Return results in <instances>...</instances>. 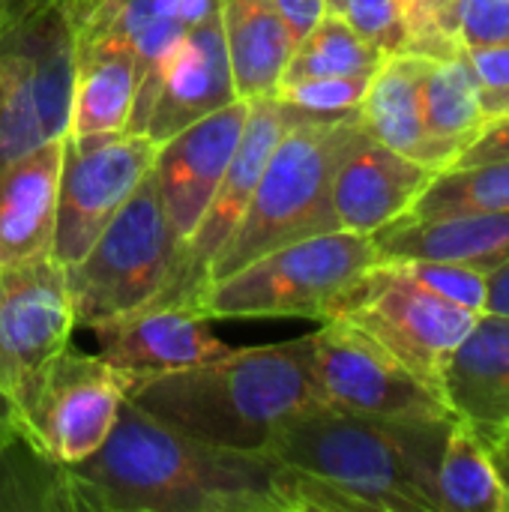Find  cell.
<instances>
[{"instance_id": "74e56055", "label": "cell", "mask_w": 509, "mask_h": 512, "mask_svg": "<svg viewBox=\"0 0 509 512\" xmlns=\"http://www.w3.org/2000/svg\"><path fill=\"white\" fill-rule=\"evenodd\" d=\"M15 435H21V429L15 426V420H12L9 408H6V405H3V399H0V444H3V441H9V438H15Z\"/></svg>"}, {"instance_id": "7402d4cb", "label": "cell", "mask_w": 509, "mask_h": 512, "mask_svg": "<svg viewBox=\"0 0 509 512\" xmlns=\"http://www.w3.org/2000/svg\"><path fill=\"white\" fill-rule=\"evenodd\" d=\"M372 237L381 261H456L489 276L509 261V210L390 222Z\"/></svg>"}, {"instance_id": "7c38bea8", "label": "cell", "mask_w": 509, "mask_h": 512, "mask_svg": "<svg viewBox=\"0 0 509 512\" xmlns=\"http://www.w3.org/2000/svg\"><path fill=\"white\" fill-rule=\"evenodd\" d=\"M246 102H249V114L234 159L222 183L216 186L207 210L201 213L198 225L180 243L171 282L156 303H198L201 291L207 288V273L213 258L222 252V246L231 240L234 228L240 225L273 147L291 126V111L276 96H258Z\"/></svg>"}, {"instance_id": "ab89813d", "label": "cell", "mask_w": 509, "mask_h": 512, "mask_svg": "<svg viewBox=\"0 0 509 512\" xmlns=\"http://www.w3.org/2000/svg\"><path fill=\"white\" fill-rule=\"evenodd\" d=\"M489 447H495L498 453H504V456H509V429H504V432H498V435H492V438H483Z\"/></svg>"}, {"instance_id": "d590c367", "label": "cell", "mask_w": 509, "mask_h": 512, "mask_svg": "<svg viewBox=\"0 0 509 512\" xmlns=\"http://www.w3.org/2000/svg\"><path fill=\"white\" fill-rule=\"evenodd\" d=\"M483 312L507 315L509 318V261L489 273V282H486V309Z\"/></svg>"}, {"instance_id": "f1b7e54d", "label": "cell", "mask_w": 509, "mask_h": 512, "mask_svg": "<svg viewBox=\"0 0 509 512\" xmlns=\"http://www.w3.org/2000/svg\"><path fill=\"white\" fill-rule=\"evenodd\" d=\"M486 210H509V159L438 171L396 222H429Z\"/></svg>"}, {"instance_id": "8992f818", "label": "cell", "mask_w": 509, "mask_h": 512, "mask_svg": "<svg viewBox=\"0 0 509 512\" xmlns=\"http://www.w3.org/2000/svg\"><path fill=\"white\" fill-rule=\"evenodd\" d=\"M75 33L66 0L0 27V174L63 138L72 117Z\"/></svg>"}, {"instance_id": "5bb4252c", "label": "cell", "mask_w": 509, "mask_h": 512, "mask_svg": "<svg viewBox=\"0 0 509 512\" xmlns=\"http://www.w3.org/2000/svg\"><path fill=\"white\" fill-rule=\"evenodd\" d=\"M129 387L102 354L66 348L45 378L24 435L60 465H78L111 435Z\"/></svg>"}, {"instance_id": "52a82bcc", "label": "cell", "mask_w": 509, "mask_h": 512, "mask_svg": "<svg viewBox=\"0 0 509 512\" xmlns=\"http://www.w3.org/2000/svg\"><path fill=\"white\" fill-rule=\"evenodd\" d=\"M177 252L180 237L165 216L150 168L96 243L66 267L75 327L93 330L156 303L171 282Z\"/></svg>"}, {"instance_id": "9c48e42d", "label": "cell", "mask_w": 509, "mask_h": 512, "mask_svg": "<svg viewBox=\"0 0 509 512\" xmlns=\"http://www.w3.org/2000/svg\"><path fill=\"white\" fill-rule=\"evenodd\" d=\"M333 318L357 324L441 393L447 360L480 315L426 291L393 261H381L354 285Z\"/></svg>"}, {"instance_id": "4fadbf2b", "label": "cell", "mask_w": 509, "mask_h": 512, "mask_svg": "<svg viewBox=\"0 0 509 512\" xmlns=\"http://www.w3.org/2000/svg\"><path fill=\"white\" fill-rule=\"evenodd\" d=\"M234 99L240 96L234 90L222 18L213 12L141 78L126 129L162 144Z\"/></svg>"}, {"instance_id": "f35d334b", "label": "cell", "mask_w": 509, "mask_h": 512, "mask_svg": "<svg viewBox=\"0 0 509 512\" xmlns=\"http://www.w3.org/2000/svg\"><path fill=\"white\" fill-rule=\"evenodd\" d=\"M489 453H492L495 471H498V477H501V483H504V492H507V501H509V456L498 453L495 447H489Z\"/></svg>"}, {"instance_id": "277c9868", "label": "cell", "mask_w": 509, "mask_h": 512, "mask_svg": "<svg viewBox=\"0 0 509 512\" xmlns=\"http://www.w3.org/2000/svg\"><path fill=\"white\" fill-rule=\"evenodd\" d=\"M363 132L360 111L324 120L291 111V126L273 147L240 225L213 258L207 285L270 249L339 231L333 177Z\"/></svg>"}, {"instance_id": "d4e9b609", "label": "cell", "mask_w": 509, "mask_h": 512, "mask_svg": "<svg viewBox=\"0 0 509 512\" xmlns=\"http://www.w3.org/2000/svg\"><path fill=\"white\" fill-rule=\"evenodd\" d=\"M420 111L429 138L450 156V162L480 135L486 123L480 81L462 48L450 57L432 60L423 78Z\"/></svg>"}, {"instance_id": "2e32d148", "label": "cell", "mask_w": 509, "mask_h": 512, "mask_svg": "<svg viewBox=\"0 0 509 512\" xmlns=\"http://www.w3.org/2000/svg\"><path fill=\"white\" fill-rule=\"evenodd\" d=\"M93 333L105 345L99 354L120 369L132 387L231 351L219 336H213L210 318L195 303H150L96 324Z\"/></svg>"}, {"instance_id": "30bf717a", "label": "cell", "mask_w": 509, "mask_h": 512, "mask_svg": "<svg viewBox=\"0 0 509 512\" xmlns=\"http://www.w3.org/2000/svg\"><path fill=\"white\" fill-rule=\"evenodd\" d=\"M156 147L144 132L120 129L63 138V168L57 189V222L51 255L75 264L150 174Z\"/></svg>"}, {"instance_id": "7bdbcfd3", "label": "cell", "mask_w": 509, "mask_h": 512, "mask_svg": "<svg viewBox=\"0 0 509 512\" xmlns=\"http://www.w3.org/2000/svg\"><path fill=\"white\" fill-rule=\"evenodd\" d=\"M0 27H3V15H0Z\"/></svg>"}, {"instance_id": "5b68a950", "label": "cell", "mask_w": 509, "mask_h": 512, "mask_svg": "<svg viewBox=\"0 0 509 512\" xmlns=\"http://www.w3.org/2000/svg\"><path fill=\"white\" fill-rule=\"evenodd\" d=\"M381 264L375 237L327 231L270 249L240 270L213 279L198 309L210 321L237 318H333L354 285Z\"/></svg>"}, {"instance_id": "4316f807", "label": "cell", "mask_w": 509, "mask_h": 512, "mask_svg": "<svg viewBox=\"0 0 509 512\" xmlns=\"http://www.w3.org/2000/svg\"><path fill=\"white\" fill-rule=\"evenodd\" d=\"M0 512H81L66 465L27 435L0 444Z\"/></svg>"}, {"instance_id": "9a60e30c", "label": "cell", "mask_w": 509, "mask_h": 512, "mask_svg": "<svg viewBox=\"0 0 509 512\" xmlns=\"http://www.w3.org/2000/svg\"><path fill=\"white\" fill-rule=\"evenodd\" d=\"M246 114L249 102L234 99L231 105L189 123L156 147L153 177L165 216L180 243L192 234L216 186L222 183L240 144Z\"/></svg>"}, {"instance_id": "e575fe53", "label": "cell", "mask_w": 509, "mask_h": 512, "mask_svg": "<svg viewBox=\"0 0 509 512\" xmlns=\"http://www.w3.org/2000/svg\"><path fill=\"white\" fill-rule=\"evenodd\" d=\"M276 9H279V15L285 18V24H288L291 36H294V42H300V39L318 24V18H321L324 12H330V9H327V0H276Z\"/></svg>"}, {"instance_id": "4dcf8cb0", "label": "cell", "mask_w": 509, "mask_h": 512, "mask_svg": "<svg viewBox=\"0 0 509 512\" xmlns=\"http://www.w3.org/2000/svg\"><path fill=\"white\" fill-rule=\"evenodd\" d=\"M405 276H411L417 285H423L426 291L471 309L477 315H483L486 309V282L489 276L477 267L468 264H456V261H393Z\"/></svg>"}, {"instance_id": "484cf974", "label": "cell", "mask_w": 509, "mask_h": 512, "mask_svg": "<svg viewBox=\"0 0 509 512\" xmlns=\"http://www.w3.org/2000/svg\"><path fill=\"white\" fill-rule=\"evenodd\" d=\"M435 498L441 512H509L489 444L462 417L450 420L435 471Z\"/></svg>"}, {"instance_id": "83f0119b", "label": "cell", "mask_w": 509, "mask_h": 512, "mask_svg": "<svg viewBox=\"0 0 509 512\" xmlns=\"http://www.w3.org/2000/svg\"><path fill=\"white\" fill-rule=\"evenodd\" d=\"M384 54L369 45L339 12H324L318 24L294 45L279 84L303 78H372Z\"/></svg>"}, {"instance_id": "d6986e66", "label": "cell", "mask_w": 509, "mask_h": 512, "mask_svg": "<svg viewBox=\"0 0 509 512\" xmlns=\"http://www.w3.org/2000/svg\"><path fill=\"white\" fill-rule=\"evenodd\" d=\"M72 33L120 39L138 60L141 78L204 18L219 0H66Z\"/></svg>"}, {"instance_id": "e0dca14e", "label": "cell", "mask_w": 509, "mask_h": 512, "mask_svg": "<svg viewBox=\"0 0 509 512\" xmlns=\"http://www.w3.org/2000/svg\"><path fill=\"white\" fill-rule=\"evenodd\" d=\"M438 171L390 150L363 132L333 177V210L339 228L354 234H378L396 222Z\"/></svg>"}, {"instance_id": "7a4b0ae2", "label": "cell", "mask_w": 509, "mask_h": 512, "mask_svg": "<svg viewBox=\"0 0 509 512\" xmlns=\"http://www.w3.org/2000/svg\"><path fill=\"white\" fill-rule=\"evenodd\" d=\"M126 399L153 420L213 447L264 453L297 414L327 405L315 378V336L225 351L138 381Z\"/></svg>"}, {"instance_id": "b9f144b4", "label": "cell", "mask_w": 509, "mask_h": 512, "mask_svg": "<svg viewBox=\"0 0 509 512\" xmlns=\"http://www.w3.org/2000/svg\"><path fill=\"white\" fill-rule=\"evenodd\" d=\"M339 6H342V0H327V9L330 12H339Z\"/></svg>"}, {"instance_id": "ffe728a7", "label": "cell", "mask_w": 509, "mask_h": 512, "mask_svg": "<svg viewBox=\"0 0 509 512\" xmlns=\"http://www.w3.org/2000/svg\"><path fill=\"white\" fill-rule=\"evenodd\" d=\"M63 138L27 153L0 174V267L51 252Z\"/></svg>"}, {"instance_id": "8d00e7d4", "label": "cell", "mask_w": 509, "mask_h": 512, "mask_svg": "<svg viewBox=\"0 0 509 512\" xmlns=\"http://www.w3.org/2000/svg\"><path fill=\"white\" fill-rule=\"evenodd\" d=\"M39 3L45 0H0V15H3V24L9 21H18L21 15H27L30 9H36Z\"/></svg>"}, {"instance_id": "6da1fadb", "label": "cell", "mask_w": 509, "mask_h": 512, "mask_svg": "<svg viewBox=\"0 0 509 512\" xmlns=\"http://www.w3.org/2000/svg\"><path fill=\"white\" fill-rule=\"evenodd\" d=\"M66 468L81 512H294L270 453L195 441L129 399L105 444Z\"/></svg>"}, {"instance_id": "603a6c76", "label": "cell", "mask_w": 509, "mask_h": 512, "mask_svg": "<svg viewBox=\"0 0 509 512\" xmlns=\"http://www.w3.org/2000/svg\"><path fill=\"white\" fill-rule=\"evenodd\" d=\"M141 84L135 54L111 36L75 33V84L69 135L126 129Z\"/></svg>"}, {"instance_id": "ac0fdd59", "label": "cell", "mask_w": 509, "mask_h": 512, "mask_svg": "<svg viewBox=\"0 0 509 512\" xmlns=\"http://www.w3.org/2000/svg\"><path fill=\"white\" fill-rule=\"evenodd\" d=\"M444 402L480 438L509 429V318L483 312L447 360Z\"/></svg>"}, {"instance_id": "f546056e", "label": "cell", "mask_w": 509, "mask_h": 512, "mask_svg": "<svg viewBox=\"0 0 509 512\" xmlns=\"http://www.w3.org/2000/svg\"><path fill=\"white\" fill-rule=\"evenodd\" d=\"M372 78L354 75V78H303V81H288L276 87V99L303 114V117H345L360 111V102L369 90Z\"/></svg>"}, {"instance_id": "ba28073f", "label": "cell", "mask_w": 509, "mask_h": 512, "mask_svg": "<svg viewBox=\"0 0 509 512\" xmlns=\"http://www.w3.org/2000/svg\"><path fill=\"white\" fill-rule=\"evenodd\" d=\"M72 330L66 267L51 252L0 267V399L21 435Z\"/></svg>"}, {"instance_id": "44dd1931", "label": "cell", "mask_w": 509, "mask_h": 512, "mask_svg": "<svg viewBox=\"0 0 509 512\" xmlns=\"http://www.w3.org/2000/svg\"><path fill=\"white\" fill-rule=\"evenodd\" d=\"M435 57L420 51H399L384 57L360 102L363 129L396 153H405L435 171L450 165V156L429 138L420 111L423 78Z\"/></svg>"}, {"instance_id": "60d3db41", "label": "cell", "mask_w": 509, "mask_h": 512, "mask_svg": "<svg viewBox=\"0 0 509 512\" xmlns=\"http://www.w3.org/2000/svg\"><path fill=\"white\" fill-rule=\"evenodd\" d=\"M399 3L405 6V12H408V15H411V12H414L417 6H420V0H399Z\"/></svg>"}, {"instance_id": "836d02e7", "label": "cell", "mask_w": 509, "mask_h": 512, "mask_svg": "<svg viewBox=\"0 0 509 512\" xmlns=\"http://www.w3.org/2000/svg\"><path fill=\"white\" fill-rule=\"evenodd\" d=\"M498 159H509V114L486 120L480 135L450 162V168H468Z\"/></svg>"}, {"instance_id": "3957f363", "label": "cell", "mask_w": 509, "mask_h": 512, "mask_svg": "<svg viewBox=\"0 0 509 512\" xmlns=\"http://www.w3.org/2000/svg\"><path fill=\"white\" fill-rule=\"evenodd\" d=\"M408 423L318 405L288 420L264 453L294 512H438L411 459Z\"/></svg>"}, {"instance_id": "1f68e13d", "label": "cell", "mask_w": 509, "mask_h": 512, "mask_svg": "<svg viewBox=\"0 0 509 512\" xmlns=\"http://www.w3.org/2000/svg\"><path fill=\"white\" fill-rule=\"evenodd\" d=\"M339 15L384 57L411 48V21L399 0H342Z\"/></svg>"}, {"instance_id": "8fae6325", "label": "cell", "mask_w": 509, "mask_h": 512, "mask_svg": "<svg viewBox=\"0 0 509 512\" xmlns=\"http://www.w3.org/2000/svg\"><path fill=\"white\" fill-rule=\"evenodd\" d=\"M312 336L315 378L330 408L375 420L453 417L438 390L420 381L402 360L348 318H327Z\"/></svg>"}, {"instance_id": "cb8c5ba5", "label": "cell", "mask_w": 509, "mask_h": 512, "mask_svg": "<svg viewBox=\"0 0 509 512\" xmlns=\"http://www.w3.org/2000/svg\"><path fill=\"white\" fill-rule=\"evenodd\" d=\"M219 18L237 96H273L297 45L276 0H219Z\"/></svg>"}, {"instance_id": "d6a6232c", "label": "cell", "mask_w": 509, "mask_h": 512, "mask_svg": "<svg viewBox=\"0 0 509 512\" xmlns=\"http://www.w3.org/2000/svg\"><path fill=\"white\" fill-rule=\"evenodd\" d=\"M480 81V102L486 120L509 114V45L462 48Z\"/></svg>"}]
</instances>
